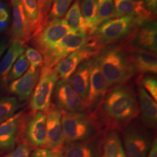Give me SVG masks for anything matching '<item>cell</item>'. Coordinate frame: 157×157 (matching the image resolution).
Returning <instances> with one entry per match:
<instances>
[{
	"label": "cell",
	"instance_id": "obj_1",
	"mask_svg": "<svg viewBox=\"0 0 157 157\" xmlns=\"http://www.w3.org/2000/svg\"><path fill=\"white\" fill-rule=\"evenodd\" d=\"M138 101L130 86H115L102 100L92 114L107 130L121 131L139 114Z\"/></svg>",
	"mask_w": 157,
	"mask_h": 157
},
{
	"label": "cell",
	"instance_id": "obj_2",
	"mask_svg": "<svg viewBox=\"0 0 157 157\" xmlns=\"http://www.w3.org/2000/svg\"><path fill=\"white\" fill-rule=\"evenodd\" d=\"M94 58L109 89L125 84L136 75L124 45H106Z\"/></svg>",
	"mask_w": 157,
	"mask_h": 157
},
{
	"label": "cell",
	"instance_id": "obj_3",
	"mask_svg": "<svg viewBox=\"0 0 157 157\" xmlns=\"http://www.w3.org/2000/svg\"><path fill=\"white\" fill-rule=\"evenodd\" d=\"M149 19L132 13L124 17L111 19L100 25L89 35L87 44L100 50L106 45L129 37L137 26Z\"/></svg>",
	"mask_w": 157,
	"mask_h": 157
},
{
	"label": "cell",
	"instance_id": "obj_4",
	"mask_svg": "<svg viewBox=\"0 0 157 157\" xmlns=\"http://www.w3.org/2000/svg\"><path fill=\"white\" fill-rule=\"evenodd\" d=\"M61 123L65 144L87 140L104 130L92 113L62 111Z\"/></svg>",
	"mask_w": 157,
	"mask_h": 157
},
{
	"label": "cell",
	"instance_id": "obj_5",
	"mask_svg": "<svg viewBox=\"0 0 157 157\" xmlns=\"http://www.w3.org/2000/svg\"><path fill=\"white\" fill-rule=\"evenodd\" d=\"M149 129L135 120L124 129V147L126 157H147L153 141Z\"/></svg>",
	"mask_w": 157,
	"mask_h": 157
},
{
	"label": "cell",
	"instance_id": "obj_6",
	"mask_svg": "<svg viewBox=\"0 0 157 157\" xmlns=\"http://www.w3.org/2000/svg\"><path fill=\"white\" fill-rule=\"evenodd\" d=\"M59 78L53 68L43 67L41 69L39 79L30 101L34 112H44L50 108L52 95Z\"/></svg>",
	"mask_w": 157,
	"mask_h": 157
},
{
	"label": "cell",
	"instance_id": "obj_7",
	"mask_svg": "<svg viewBox=\"0 0 157 157\" xmlns=\"http://www.w3.org/2000/svg\"><path fill=\"white\" fill-rule=\"evenodd\" d=\"M89 36L86 32H72L65 36L44 56V67L53 68L70 54L86 44Z\"/></svg>",
	"mask_w": 157,
	"mask_h": 157
},
{
	"label": "cell",
	"instance_id": "obj_8",
	"mask_svg": "<svg viewBox=\"0 0 157 157\" xmlns=\"http://www.w3.org/2000/svg\"><path fill=\"white\" fill-rule=\"evenodd\" d=\"M72 32L65 19H56L48 22L44 28L32 37V43L44 56L60 40Z\"/></svg>",
	"mask_w": 157,
	"mask_h": 157
},
{
	"label": "cell",
	"instance_id": "obj_9",
	"mask_svg": "<svg viewBox=\"0 0 157 157\" xmlns=\"http://www.w3.org/2000/svg\"><path fill=\"white\" fill-rule=\"evenodd\" d=\"M109 89L107 80L94 58H91L90 86L88 96L84 102V110L93 113Z\"/></svg>",
	"mask_w": 157,
	"mask_h": 157
},
{
	"label": "cell",
	"instance_id": "obj_10",
	"mask_svg": "<svg viewBox=\"0 0 157 157\" xmlns=\"http://www.w3.org/2000/svg\"><path fill=\"white\" fill-rule=\"evenodd\" d=\"M107 132L104 130L85 140L65 144L63 157H102Z\"/></svg>",
	"mask_w": 157,
	"mask_h": 157
},
{
	"label": "cell",
	"instance_id": "obj_11",
	"mask_svg": "<svg viewBox=\"0 0 157 157\" xmlns=\"http://www.w3.org/2000/svg\"><path fill=\"white\" fill-rule=\"evenodd\" d=\"M157 23L149 19L137 26L124 45L157 53Z\"/></svg>",
	"mask_w": 157,
	"mask_h": 157
},
{
	"label": "cell",
	"instance_id": "obj_12",
	"mask_svg": "<svg viewBox=\"0 0 157 157\" xmlns=\"http://www.w3.org/2000/svg\"><path fill=\"white\" fill-rule=\"evenodd\" d=\"M56 107L67 112H83L84 102L67 80H58L54 90Z\"/></svg>",
	"mask_w": 157,
	"mask_h": 157
},
{
	"label": "cell",
	"instance_id": "obj_13",
	"mask_svg": "<svg viewBox=\"0 0 157 157\" xmlns=\"http://www.w3.org/2000/svg\"><path fill=\"white\" fill-rule=\"evenodd\" d=\"M99 51L86 44L58 62L53 67L61 80L67 81L78 66L94 57Z\"/></svg>",
	"mask_w": 157,
	"mask_h": 157
},
{
	"label": "cell",
	"instance_id": "obj_14",
	"mask_svg": "<svg viewBox=\"0 0 157 157\" xmlns=\"http://www.w3.org/2000/svg\"><path fill=\"white\" fill-rule=\"evenodd\" d=\"M62 111L56 107L47 110L46 114L45 148L50 150H62L65 145L62 131Z\"/></svg>",
	"mask_w": 157,
	"mask_h": 157
},
{
	"label": "cell",
	"instance_id": "obj_15",
	"mask_svg": "<svg viewBox=\"0 0 157 157\" xmlns=\"http://www.w3.org/2000/svg\"><path fill=\"white\" fill-rule=\"evenodd\" d=\"M135 74H156L157 56L156 53L149 51L124 45Z\"/></svg>",
	"mask_w": 157,
	"mask_h": 157
},
{
	"label": "cell",
	"instance_id": "obj_16",
	"mask_svg": "<svg viewBox=\"0 0 157 157\" xmlns=\"http://www.w3.org/2000/svg\"><path fill=\"white\" fill-rule=\"evenodd\" d=\"M11 2L13 14L11 40H17L25 43L32 39V35L22 1L21 0H11Z\"/></svg>",
	"mask_w": 157,
	"mask_h": 157
},
{
	"label": "cell",
	"instance_id": "obj_17",
	"mask_svg": "<svg viewBox=\"0 0 157 157\" xmlns=\"http://www.w3.org/2000/svg\"><path fill=\"white\" fill-rule=\"evenodd\" d=\"M40 71V67L36 69L29 68L21 78L12 82L10 86V91L20 100H26L32 93L39 81Z\"/></svg>",
	"mask_w": 157,
	"mask_h": 157
},
{
	"label": "cell",
	"instance_id": "obj_18",
	"mask_svg": "<svg viewBox=\"0 0 157 157\" xmlns=\"http://www.w3.org/2000/svg\"><path fill=\"white\" fill-rule=\"evenodd\" d=\"M139 108L141 115L142 123L148 129L156 128L157 123V104L143 86L138 87Z\"/></svg>",
	"mask_w": 157,
	"mask_h": 157
},
{
	"label": "cell",
	"instance_id": "obj_19",
	"mask_svg": "<svg viewBox=\"0 0 157 157\" xmlns=\"http://www.w3.org/2000/svg\"><path fill=\"white\" fill-rule=\"evenodd\" d=\"M91 58L82 63L68 79L69 84L84 102L88 96L90 86Z\"/></svg>",
	"mask_w": 157,
	"mask_h": 157
},
{
	"label": "cell",
	"instance_id": "obj_20",
	"mask_svg": "<svg viewBox=\"0 0 157 157\" xmlns=\"http://www.w3.org/2000/svg\"><path fill=\"white\" fill-rule=\"evenodd\" d=\"M26 135L29 142L39 147L45 145L46 141V114L36 112L29 121Z\"/></svg>",
	"mask_w": 157,
	"mask_h": 157
},
{
	"label": "cell",
	"instance_id": "obj_21",
	"mask_svg": "<svg viewBox=\"0 0 157 157\" xmlns=\"http://www.w3.org/2000/svg\"><path fill=\"white\" fill-rule=\"evenodd\" d=\"M25 51V43L17 40H11L4 56L0 61V80L4 84L8 83V75L13 65Z\"/></svg>",
	"mask_w": 157,
	"mask_h": 157
},
{
	"label": "cell",
	"instance_id": "obj_22",
	"mask_svg": "<svg viewBox=\"0 0 157 157\" xmlns=\"http://www.w3.org/2000/svg\"><path fill=\"white\" fill-rule=\"evenodd\" d=\"M22 113H17L0 124V148H10L15 145Z\"/></svg>",
	"mask_w": 157,
	"mask_h": 157
},
{
	"label": "cell",
	"instance_id": "obj_23",
	"mask_svg": "<svg viewBox=\"0 0 157 157\" xmlns=\"http://www.w3.org/2000/svg\"><path fill=\"white\" fill-rule=\"evenodd\" d=\"M113 8L111 19L124 17L136 13L139 17L155 19V16L147 11L144 6H140L132 0H113Z\"/></svg>",
	"mask_w": 157,
	"mask_h": 157
},
{
	"label": "cell",
	"instance_id": "obj_24",
	"mask_svg": "<svg viewBox=\"0 0 157 157\" xmlns=\"http://www.w3.org/2000/svg\"><path fill=\"white\" fill-rule=\"evenodd\" d=\"M102 157H126L122 142L117 130H107Z\"/></svg>",
	"mask_w": 157,
	"mask_h": 157
},
{
	"label": "cell",
	"instance_id": "obj_25",
	"mask_svg": "<svg viewBox=\"0 0 157 157\" xmlns=\"http://www.w3.org/2000/svg\"><path fill=\"white\" fill-rule=\"evenodd\" d=\"M65 20L73 32H86L88 29L80 8V0H75L72 6L66 13Z\"/></svg>",
	"mask_w": 157,
	"mask_h": 157
},
{
	"label": "cell",
	"instance_id": "obj_26",
	"mask_svg": "<svg viewBox=\"0 0 157 157\" xmlns=\"http://www.w3.org/2000/svg\"><path fill=\"white\" fill-rule=\"evenodd\" d=\"M80 8L90 35L97 28V0H80Z\"/></svg>",
	"mask_w": 157,
	"mask_h": 157
},
{
	"label": "cell",
	"instance_id": "obj_27",
	"mask_svg": "<svg viewBox=\"0 0 157 157\" xmlns=\"http://www.w3.org/2000/svg\"><path fill=\"white\" fill-rule=\"evenodd\" d=\"M21 1L32 38L36 33L38 22L37 0H21Z\"/></svg>",
	"mask_w": 157,
	"mask_h": 157
},
{
	"label": "cell",
	"instance_id": "obj_28",
	"mask_svg": "<svg viewBox=\"0 0 157 157\" xmlns=\"http://www.w3.org/2000/svg\"><path fill=\"white\" fill-rule=\"evenodd\" d=\"M19 107L15 97H5L0 99V124L15 115Z\"/></svg>",
	"mask_w": 157,
	"mask_h": 157
},
{
	"label": "cell",
	"instance_id": "obj_29",
	"mask_svg": "<svg viewBox=\"0 0 157 157\" xmlns=\"http://www.w3.org/2000/svg\"><path fill=\"white\" fill-rule=\"evenodd\" d=\"M97 26L111 19L113 0H97Z\"/></svg>",
	"mask_w": 157,
	"mask_h": 157
},
{
	"label": "cell",
	"instance_id": "obj_30",
	"mask_svg": "<svg viewBox=\"0 0 157 157\" xmlns=\"http://www.w3.org/2000/svg\"><path fill=\"white\" fill-rule=\"evenodd\" d=\"M54 0H37L39 17L36 34L44 28L48 21V16Z\"/></svg>",
	"mask_w": 157,
	"mask_h": 157
},
{
	"label": "cell",
	"instance_id": "obj_31",
	"mask_svg": "<svg viewBox=\"0 0 157 157\" xmlns=\"http://www.w3.org/2000/svg\"><path fill=\"white\" fill-rule=\"evenodd\" d=\"M73 0H54L48 16V22L61 18L69 10Z\"/></svg>",
	"mask_w": 157,
	"mask_h": 157
},
{
	"label": "cell",
	"instance_id": "obj_32",
	"mask_svg": "<svg viewBox=\"0 0 157 157\" xmlns=\"http://www.w3.org/2000/svg\"><path fill=\"white\" fill-rule=\"evenodd\" d=\"M30 65L24 54L19 56L14 64L8 75V81H13L21 78L28 70Z\"/></svg>",
	"mask_w": 157,
	"mask_h": 157
},
{
	"label": "cell",
	"instance_id": "obj_33",
	"mask_svg": "<svg viewBox=\"0 0 157 157\" xmlns=\"http://www.w3.org/2000/svg\"><path fill=\"white\" fill-rule=\"evenodd\" d=\"M25 51V56L27 58L30 65L29 68L32 69H36L43 65L44 58L39 51L32 47H28Z\"/></svg>",
	"mask_w": 157,
	"mask_h": 157
},
{
	"label": "cell",
	"instance_id": "obj_34",
	"mask_svg": "<svg viewBox=\"0 0 157 157\" xmlns=\"http://www.w3.org/2000/svg\"><path fill=\"white\" fill-rule=\"evenodd\" d=\"M141 85L150 95L152 98L157 100V78L151 75H147L140 79Z\"/></svg>",
	"mask_w": 157,
	"mask_h": 157
},
{
	"label": "cell",
	"instance_id": "obj_35",
	"mask_svg": "<svg viewBox=\"0 0 157 157\" xmlns=\"http://www.w3.org/2000/svg\"><path fill=\"white\" fill-rule=\"evenodd\" d=\"M31 148L25 143H20L6 157H30Z\"/></svg>",
	"mask_w": 157,
	"mask_h": 157
},
{
	"label": "cell",
	"instance_id": "obj_36",
	"mask_svg": "<svg viewBox=\"0 0 157 157\" xmlns=\"http://www.w3.org/2000/svg\"><path fill=\"white\" fill-rule=\"evenodd\" d=\"M157 0H143V6L146 10L153 15H157Z\"/></svg>",
	"mask_w": 157,
	"mask_h": 157
},
{
	"label": "cell",
	"instance_id": "obj_37",
	"mask_svg": "<svg viewBox=\"0 0 157 157\" xmlns=\"http://www.w3.org/2000/svg\"><path fill=\"white\" fill-rule=\"evenodd\" d=\"M52 150L47 148H39L32 154L30 157H51Z\"/></svg>",
	"mask_w": 157,
	"mask_h": 157
},
{
	"label": "cell",
	"instance_id": "obj_38",
	"mask_svg": "<svg viewBox=\"0 0 157 157\" xmlns=\"http://www.w3.org/2000/svg\"><path fill=\"white\" fill-rule=\"evenodd\" d=\"M147 157H157V141L155 137L152 141V146Z\"/></svg>",
	"mask_w": 157,
	"mask_h": 157
},
{
	"label": "cell",
	"instance_id": "obj_39",
	"mask_svg": "<svg viewBox=\"0 0 157 157\" xmlns=\"http://www.w3.org/2000/svg\"><path fill=\"white\" fill-rule=\"evenodd\" d=\"M8 47V44L6 40H1L0 41V60L6 52V50H7Z\"/></svg>",
	"mask_w": 157,
	"mask_h": 157
},
{
	"label": "cell",
	"instance_id": "obj_40",
	"mask_svg": "<svg viewBox=\"0 0 157 157\" xmlns=\"http://www.w3.org/2000/svg\"><path fill=\"white\" fill-rule=\"evenodd\" d=\"M8 12L6 11V8H0V22L8 21Z\"/></svg>",
	"mask_w": 157,
	"mask_h": 157
},
{
	"label": "cell",
	"instance_id": "obj_41",
	"mask_svg": "<svg viewBox=\"0 0 157 157\" xmlns=\"http://www.w3.org/2000/svg\"><path fill=\"white\" fill-rule=\"evenodd\" d=\"M62 149L59 150H52V154L51 157H63Z\"/></svg>",
	"mask_w": 157,
	"mask_h": 157
},
{
	"label": "cell",
	"instance_id": "obj_42",
	"mask_svg": "<svg viewBox=\"0 0 157 157\" xmlns=\"http://www.w3.org/2000/svg\"><path fill=\"white\" fill-rule=\"evenodd\" d=\"M8 25V21L0 22V30H2L6 28Z\"/></svg>",
	"mask_w": 157,
	"mask_h": 157
},
{
	"label": "cell",
	"instance_id": "obj_43",
	"mask_svg": "<svg viewBox=\"0 0 157 157\" xmlns=\"http://www.w3.org/2000/svg\"><path fill=\"white\" fill-rule=\"evenodd\" d=\"M132 1L139 6H143V0H132Z\"/></svg>",
	"mask_w": 157,
	"mask_h": 157
},
{
	"label": "cell",
	"instance_id": "obj_44",
	"mask_svg": "<svg viewBox=\"0 0 157 157\" xmlns=\"http://www.w3.org/2000/svg\"><path fill=\"white\" fill-rule=\"evenodd\" d=\"M5 8L4 4L1 2H0V8Z\"/></svg>",
	"mask_w": 157,
	"mask_h": 157
}]
</instances>
